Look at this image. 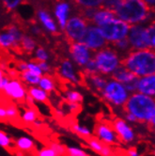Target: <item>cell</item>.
Instances as JSON below:
<instances>
[{
	"label": "cell",
	"mask_w": 155,
	"mask_h": 156,
	"mask_svg": "<svg viewBox=\"0 0 155 156\" xmlns=\"http://www.w3.org/2000/svg\"><path fill=\"white\" fill-rule=\"evenodd\" d=\"M120 65L139 78L155 74V50H134L120 60Z\"/></svg>",
	"instance_id": "obj_1"
},
{
	"label": "cell",
	"mask_w": 155,
	"mask_h": 156,
	"mask_svg": "<svg viewBox=\"0 0 155 156\" xmlns=\"http://www.w3.org/2000/svg\"><path fill=\"white\" fill-rule=\"evenodd\" d=\"M122 108L124 112L134 115L139 123H148L155 110V98L135 92L128 98Z\"/></svg>",
	"instance_id": "obj_2"
},
{
	"label": "cell",
	"mask_w": 155,
	"mask_h": 156,
	"mask_svg": "<svg viewBox=\"0 0 155 156\" xmlns=\"http://www.w3.org/2000/svg\"><path fill=\"white\" fill-rule=\"evenodd\" d=\"M152 10L144 0H122L116 9L115 14L131 26L138 25L148 19Z\"/></svg>",
	"instance_id": "obj_3"
},
{
	"label": "cell",
	"mask_w": 155,
	"mask_h": 156,
	"mask_svg": "<svg viewBox=\"0 0 155 156\" xmlns=\"http://www.w3.org/2000/svg\"><path fill=\"white\" fill-rule=\"evenodd\" d=\"M132 26L120 19H114L108 23L99 27L102 34L109 42H116L128 37Z\"/></svg>",
	"instance_id": "obj_4"
},
{
	"label": "cell",
	"mask_w": 155,
	"mask_h": 156,
	"mask_svg": "<svg viewBox=\"0 0 155 156\" xmlns=\"http://www.w3.org/2000/svg\"><path fill=\"white\" fill-rule=\"evenodd\" d=\"M97 69L102 74H111L120 65L118 55L111 49H102L94 55Z\"/></svg>",
	"instance_id": "obj_5"
},
{
	"label": "cell",
	"mask_w": 155,
	"mask_h": 156,
	"mask_svg": "<svg viewBox=\"0 0 155 156\" xmlns=\"http://www.w3.org/2000/svg\"><path fill=\"white\" fill-rule=\"evenodd\" d=\"M103 96L108 103L115 106H123L129 98L128 90L125 87L115 80H111L107 83Z\"/></svg>",
	"instance_id": "obj_6"
},
{
	"label": "cell",
	"mask_w": 155,
	"mask_h": 156,
	"mask_svg": "<svg viewBox=\"0 0 155 156\" xmlns=\"http://www.w3.org/2000/svg\"><path fill=\"white\" fill-rule=\"evenodd\" d=\"M88 27V23L83 18L74 16L67 21V24L64 28L66 37L70 43L74 41H81L84 38L86 29Z\"/></svg>",
	"instance_id": "obj_7"
},
{
	"label": "cell",
	"mask_w": 155,
	"mask_h": 156,
	"mask_svg": "<svg viewBox=\"0 0 155 156\" xmlns=\"http://www.w3.org/2000/svg\"><path fill=\"white\" fill-rule=\"evenodd\" d=\"M80 42L84 43L87 48L92 51L101 49L108 43L97 26H88L86 34Z\"/></svg>",
	"instance_id": "obj_8"
},
{
	"label": "cell",
	"mask_w": 155,
	"mask_h": 156,
	"mask_svg": "<svg viewBox=\"0 0 155 156\" xmlns=\"http://www.w3.org/2000/svg\"><path fill=\"white\" fill-rule=\"evenodd\" d=\"M128 40L130 41L132 50H141V49L150 48L147 27H142L139 25L132 26L128 34Z\"/></svg>",
	"instance_id": "obj_9"
},
{
	"label": "cell",
	"mask_w": 155,
	"mask_h": 156,
	"mask_svg": "<svg viewBox=\"0 0 155 156\" xmlns=\"http://www.w3.org/2000/svg\"><path fill=\"white\" fill-rule=\"evenodd\" d=\"M94 135L100 140H102L103 142H104L108 145L118 144V142H119L118 136L117 135V133L115 132L113 126L106 125L104 123V122L95 125Z\"/></svg>",
	"instance_id": "obj_10"
},
{
	"label": "cell",
	"mask_w": 155,
	"mask_h": 156,
	"mask_svg": "<svg viewBox=\"0 0 155 156\" xmlns=\"http://www.w3.org/2000/svg\"><path fill=\"white\" fill-rule=\"evenodd\" d=\"M112 126L118 136L119 142L124 144L130 143L135 140V133L127 122L121 118H116L112 123Z\"/></svg>",
	"instance_id": "obj_11"
},
{
	"label": "cell",
	"mask_w": 155,
	"mask_h": 156,
	"mask_svg": "<svg viewBox=\"0 0 155 156\" xmlns=\"http://www.w3.org/2000/svg\"><path fill=\"white\" fill-rule=\"evenodd\" d=\"M1 92H5V95L7 97H9L12 100H14V101H16L20 105L25 104L26 102V95L25 87L21 84V82L17 80L9 81L6 88Z\"/></svg>",
	"instance_id": "obj_12"
},
{
	"label": "cell",
	"mask_w": 155,
	"mask_h": 156,
	"mask_svg": "<svg viewBox=\"0 0 155 156\" xmlns=\"http://www.w3.org/2000/svg\"><path fill=\"white\" fill-rule=\"evenodd\" d=\"M70 53L73 60L80 66H86V64L91 59L90 48L79 41L70 43Z\"/></svg>",
	"instance_id": "obj_13"
},
{
	"label": "cell",
	"mask_w": 155,
	"mask_h": 156,
	"mask_svg": "<svg viewBox=\"0 0 155 156\" xmlns=\"http://www.w3.org/2000/svg\"><path fill=\"white\" fill-rule=\"evenodd\" d=\"M137 91L155 98V74L140 77L137 82Z\"/></svg>",
	"instance_id": "obj_14"
},
{
	"label": "cell",
	"mask_w": 155,
	"mask_h": 156,
	"mask_svg": "<svg viewBox=\"0 0 155 156\" xmlns=\"http://www.w3.org/2000/svg\"><path fill=\"white\" fill-rule=\"evenodd\" d=\"M111 78H112V80L118 81V82L124 85V84H127V83H130L132 81H135V80L138 79L139 77H137L136 74L131 73L129 70L124 68L123 66L119 65L111 73Z\"/></svg>",
	"instance_id": "obj_15"
},
{
	"label": "cell",
	"mask_w": 155,
	"mask_h": 156,
	"mask_svg": "<svg viewBox=\"0 0 155 156\" xmlns=\"http://www.w3.org/2000/svg\"><path fill=\"white\" fill-rule=\"evenodd\" d=\"M115 16H116V14L114 12H112V10L100 8V9H97L96 12L94 13L93 18L91 20V24H93L97 27H101V26L108 23V22L114 20Z\"/></svg>",
	"instance_id": "obj_16"
},
{
	"label": "cell",
	"mask_w": 155,
	"mask_h": 156,
	"mask_svg": "<svg viewBox=\"0 0 155 156\" xmlns=\"http://www.w3.org/2000/svg\"><path fill=\"white\" fill-rule=\"evenodd\" d=\"M17 151H20L24 153H28L32 156H38L39 152L36 150V147L33 141L28 138V137H20L16 141V146H15Z\"/></svg>",
	"instance_id": "obj_17"
},
{
	"label": "cell",
	"mask_w": 155,
	"mask_h": 156,
	"mask_svg": "<svg viewBox=\"0 0 155 156\" xmlns=\"http://www.w3.org/2000/svg\"><path fill=\"white\" fill-rule=\"evenodd\" d=\"M69 12V6L65 2H59L56 7V15L58 19V22L61 27L64 29L67 24V15Z\"/></svg>",
	"instance_id": "obj_18"
},
{
	"label": "cell",
	"mask_w": 155,
	"mask_h": 156,
	"mask_svg": "<svg viewBox=\"0 0 155 156\" xmlns=\"http://www.w3.org/2000/svg\"><path fill=\"white\" fill-rule=\"evenodd\" d=\"M88 78H90V84L92 85V87L95 88V90L100 92L101 94H103L104 88L107 85V81L104 79V77H102L101 75L98 73H93V74H90V75H86Z\"/></svg>",
	"instance_id": "obj_19"
},
{
	"label": "cell",
	"mask_w": 155,
	"mask_h": 156,
	"mask_svg": "<svg viewBox=\"0 0 155 156\" xmlns=\"http://www.w3.org/2000/svg\"><path fill=\"white\" fill-rule=\"evenodd\" d=\"M60 73L61 75L65 78V79H68L71 82L76 83L77 81V77L73 73L72 70V66L71 64V62L69 60H64L62 65H61V68H60Z\"/></svg>",
	"instance_id": "obj_20"
},
{
	"label": "cell",
	"mask_w": 155,
	"mask_h": 156,
	"mask_svg": "<svg viewBox=\"0 0 155 156\" xmlns=\"http://www.w3.org/2000/svg\"><path fill=\"white\" fill-rule=\"evenodd\" d=\"M27 94L30 95L33 99L36 100L38 102H41V103H48V95L47 92H45L41 88H38V87H31L28 88L27 90Z\"/></svg>",
	"instance_id": "obj_21"
},
{
	"label": "cell",
	"mask_w": 155,
	"mask_h": 156,
	"mask_svg": "<svg viewBox=\"0 0 155 156\" xmlns=\"http://www.w3.org/2000/svg\"><path fill=\"white\" fill-rule=\"evenodd\" d=\"M0 42H1V47L7 48V47H14L15 45L19 43V41L16 40L15 36L12 34L10 32L6 31L5 33L1 35V39H0Z\"/></svg>",
	"instance_id": "obj_22"
},
{
	"label": "cell",
	"mask_w": 155,
	"mask_h": 156,
	"mask_svg": "<svg viewBox=\"0 0 155 156\" xmlns=\"http://www.w3.org/2000/svg\"><path fill=\"white\" fill-rule=\"evenodd\" d=\"M83 9H100L104 5V0H72Z\"/></svg>",
	"instance_id": "obj_23"
},
{
	"label": "cell",
	"mask_w": 155,
	"mask_h": 156,
	"mask_svg": "<svg viewBox=\"0 0 155 156\" xmlns=\"http://www.w3.org/2000/svg\"><path fill=\"white\" fill-rule=\"evenodd\" d=\"M19 77H21V78H22V80L25 81L26 83H28V84H31V85H37V84H40V81H41V76L37 75L36 73H32V72L29 71V70H26V71H24V72H21Z\"/></svg>",
	"instance_id": "obj_24"
},
{
	"label": "cell",
	"mask_w": 155,
	"mask_h": 156,
	"mask_svg": "<svg viewBox=\"0 0 155 156\" xmlns=\"http://www.w3.org/2000/svg\"><path fill=\"white\" fill-rule=\"evenodd\" d=\"M39 16L42 22V24L44 25L49 31L53 32V33H56L57 32V27H56V25L54 24V21L51 19V17L48 15L47 12H43V10H41L39 12Z\"/></svg>",
	"instance_id": "obj_25"
},
{
	"label": "cell",
	"mask_w": 155,
	"mask_h": 156,
	"mask_svg": "<svg viewBox=\"0 0 155 156\" xmlns=\"http://www.w3.org/2000/svg\"><path fill=\"white\" fill-rule=\"evenodd\" d=\"M40 87L41 90H43L45 92L47 93H51L54 90H55V84L52 78L46 74L44 76H41V79L40 81Z\"/></svg>",
	"instance_id": "obj_26"
},
{
	"label": "cell",
	"mask_w": 155,
	"mask_h": 156,
	"mask_svg": "<svg viewBox=\"0 0 155 156\" xmlns=\"http://www.w3.org/2000/svg\"><path fill=\"white\" fill-rule=\"evenodd\" d=\"M20 46L22 47L24 52H26L27 54H31L35 48V42L32 39L23 36L20 41Z\"/></svg>",
	"instance_id": "obj_27"
},
{
	"label": "cell",
	"mask_w": 155,
	"mask_h": 156,
	"mask_svg": "<svg viewBox=\"0 0 155 156\" xmlns=\"http://www.w3.org/2000/svg\"><path fill=\"white\" fill-rule=\"evenodd\" d=\"M72 130L73 131L74 133H76L77 136H80L81 138H83L84 140H86V138L91 136V133L88 130L86 127L84 126H80L78 124H72Z\"/></svg>",
	"instance_id": "obj_28"
},
{
	"label": "cell",
	"mask_w": 155,
	"mask_h": 156,
	"mask_svg": "<svg viewBox=\"0 0 155 156\" xmlns=\"http://www.w3.org/2000/svg\"><path fill=\"white\" fill-rule=\"evenodd\" d=\"M148 32V40L150 43V48L155 50V20L147 27Z\"/></svg>",
	"instance_id": "obj_29"
},
{
	"label": "cell",
	"mask_w": 155,
	"mask_h": 156,
	"mask_svg": "<svg viewBox=\"0 0 155 156\" xmlns=\"http://www.w3.org/2000/svg\"><path fill=\"white\" fill-rule=\"evenodd\" d=\"M37 118H38L37 111L33 108H29L24 113L23 117H22V119H23L25 123H33V122L36 121Z\"/></svg>",
	"instance_id": "obj_30"
},
{
	"label": "cell",
	"mask_w": 155,
	"mask_h": 156,
	"mask_svg": "<svg viewBox=\"0 0 155 156\" xmlns=\"http://www.w3.org/2000/svg\"><path fill=\"white\" fill-rule=\"evenodd\" d=\"M0 145H1V146L4 149H6L9 152L10 151L9 149H12V154H15L16 153V150L10 148V139H9V137L6 135V133L3 131L0 132Z\"/></svg>",
	"instance_id": "obj_31"
},
{
	"label": "cell",
	"mask_w": 155,
	"mask_h": 156,
	"mask_svg": "<svg viewBox=\"0 0 155 156\" xmlns=\"http://www.w3.org/2000/svg\"><path fill=\"white\" fill-rule=\"evenodd\" d=\"M66 101L70 103H76V104H81L83 102V96L81 93L77 91H69L66 94Z\"/></svg>",
	"instance_id": "obj_32"
},
{
	"label": "cell",
	"mask_w": 155,
	"mask_h": 156,
	"mask_svg": "<svg viewBox=\"0 0 155 156\" xmlns=\"http://www.w3.org/2000/svg\"><path fill=\"white\" fill-rule=\"evenodd\" d=\"M121 1H122V0H104V5H103L102 8L109 9V10H112V12H115L116 9L120 5Z\"/></svg>",
	"instance_id": "obj_33"
},
{
	"label": "cell",
	"mask_w": 155,
	"mask_h": 156,
	"mask_svg": "<svg viewBox=\"0 0 155 156\" xmlns=\"http://www.w3.org/2000/svg\"><path fill=\"white\" fill-rule=\"evenodd\" d=\"M20 1L21 0H3V3L7 9V12H10V10H12L18 6Z\"/></svg>",
	"instance_id": "obj_34"
},
{
	"label": "cell",
	"mask_w": 155,
	"mask_h": 156,
	"mask_svg": "<svg viewBox=\"0 0 155 156\" xmlns=\"http://www.w3.org/2000/svg\"><path fill=\"white\" fill-rule=\"evenodd\" d=\"M38 156H58V155L53 149H51L50 147H46L39 151Z\"/></svg>",
	"instance_id": "obj_35"
},
{
	"label": "cell",
	"mask_w": 155,
	"mask_h": 156,
	"mask_svg": "<svg viewBox=\"0 0 155 156\" xmlns=\"http://www.w3.org/2000/svg\"><path fill=\"white\" fill-rule=\"evenodd\" d=\"M27 70H29V71H31L32 73H36L37 75H40V76H42V70L40 68V66L39 65H37V64H35V63H29V64H27Z\"/></svg>",
	"instance_id": "obj_36"
},
{
	"label": "cell",
	"mask_w": 155,
	"mask_h": 156,
	"mask_svg": "<svg viewBox=\"0 0 155 156\" xmlns=\"http://www.w3.org/2000/svg\"><path fill=\"white\" fill-rule=\"evenodd\" d=\"M68 151H69L70 156H88L82 150L77 149V148H73V147H69L68 148Z\"/></svg>",
	"instance_id": "obj_37"
},
{
	"label": "cell",
	"mask_w": 155,
	"mask_h": 156,
	"mask_svg": "<svg viewBox=\"0 0 155 156\" xmlns=\"http://www.w3.org/2000/svg\"><path fill=\"white\" fill-rule=\"evenodd\" d=\"M9 78L7 76V74H4V72L1 71V78H0V88H1V91H3L7 85L9 84Z\"/></svg>",
	"instance_id": "obj_38"
},
{
	"label": "cell",
	"mask_w": 155,
	"mask_h": 156,
	"mask_svg": "<svg viewBox=\"0 0 155 156\" xmlns=\"http://www.w3.org/2000/svg\"><path fill=\"white\" fill-rule=\"evenodd\" d=\"M147 124H148V128H149V130H150V132L155 133V110H154V113H153V115H152V117H151L150 120L148 122Z\"/></svg>",
	"instance_id": "obj_39"
},
{
	"label": "cell",
	"mask_w": 155,
	"mask_h": 156,
	"mask_svg": "<svg viewBox=\"0 0 155 156\" xmlns=\"http://www.w3.org/2000/svg\"><path fill=\"white\" fill-rule=\"evenodd\" d=\"M124 117H125V119H126L128 121H130V122H138V121H137V119H136L134 115L131 114V113H129V112H125Z\"/></svg>",
	"instance_id": "obj_40"
},
{
	"label": "cell",
	"mask_w": 155,
	"mask_h": 156,
	"mask_svg": "<svg viewBox=\"0 0 155 156\" xmlns=\"http://www.w3.org/2000/svg\"><path fill=\"white\" fill-rule=\"evenodd\" d=\"M0 118H1L2 121H4L5 119V121L7 122V110L3 106H1V108H0Z\"/></svg>",
	"instance_id": "obj_41"
},
{
	"label": "cell",
	"mask_w": 155,
	"mask_h": 156,
	"mask_svg": "<svg viewBox=\"0 0 155 156\" xmlns=\"http://www.w3.org/2000/svg\"><path fill=\"white\" fill-rule=\"evenodd\" d=\"M145 2L152 10V12H155V0H144Z\"/></svg>",
	"instance_id": "obj_42"
},
{
	"label": "cell",
	"mask_w": 155,
	"mask_h": 156,
	"mask_svg": "<svg viewBox=\"0 0 155 156\" xmlns=\"http://www.w3.org/2000/svg\"><path fill=\"white\" fill-rule=\"evenodd\" d=\"M127 153H128V156H140V155H138L137 151L135 147H132L131 149H129Z\"/></svg>",
	"instance_id": "obj_43"
},
{
	"label": "cell",
	"mask_w": 155,
	"mask_h": 156,
	"mask_svg": "<svg viewBox=\"0 0 155 156\" xmlns=\"http://www.w3.org/2000/svg\"><path fill=\"white\" fill-rule=\"evenodd\" d=\"M37 65L40 66V68H41L43 72H48V71L50 70V69H49V67H48V65L46 64V62H41V63L37 64Z\"/></svg>",
	"instance_id": "obj_44"
},
{
	"label": "cell",
	"mask_w": 155,
	"mask_h": 156,
	"mask_svg": "<svg viewBox=\"0 0 155 156\" xmlns=\"http://www.w3.org/2000/svg\"><path fill=\"white\" fill-rule=\"evenodd\" d=\"M153 153H154V155H155V151H153Z\"/></svg>",
	"instance_id": "obj_45"
}]
</instances>
